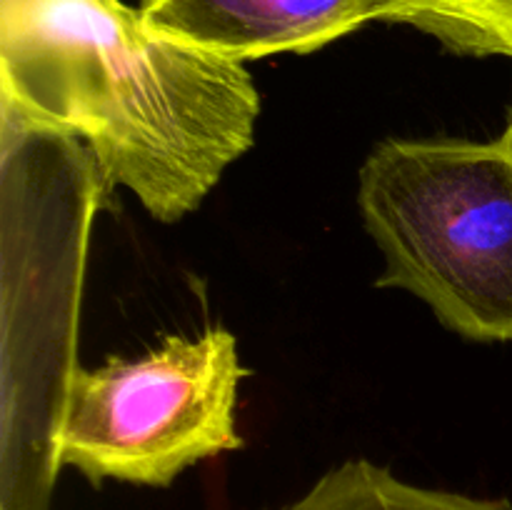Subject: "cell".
Segmentation results:
<instances>
[{
	"mask_svg": "<svg viewBox=\"0 0 512 510\" xmlns=\"http://www.w3.org/2000/svg\"><path fill=\"white\" fill-rule=\"evenodd\" d=\"M273 510H512V503L508 498L430 488L400 478L373 460L350 458Z\"/></svg>",
	"mask_w": 512,
	"mask_h": 510,
	"instance_id": "cell-5",
	"label": "cell"
},
{
	"mask_svg": "<svg viewBox=\"0 0 512 510\" xmlns=\"http://www.w3.org/2000/svg\"><path fill=\"white\" fill-rule=\"evenodd\" d=\"M380 288L418 295L453 333L512 343V118L493 140L388 138L360 168Z\"/></svg>",
	"mask_w": 512,
	"mask_h": 510,
	"instance_id": "cell-2",
	"label": "cell"
},
{
	"mask_svg": "<svg viewBox=\"0 0 512 510\" xmlns=\"http://www.w3.org/2000/svg\"><path fill=\"white\" fill-rule=\"evenodd\" d=\"M238 340L225 328L168 335L135 360L75 368L48 440L55 470L68 465L93 485L120 480L168 488L180 473L243 448L235 425Z\"/></svg>",
	"mask_w": 512,
	"mask_h": 510,
	"instance_id": "cell-3",
	"label": "cell"
},
{
	"mask_svg": "<svg viewBox=\"0 0 512 510\" xmlns=\"http://www.w3.org/2000/svg\"><path fill=\"white\" fill-rule=\"evenodd\" d=\"M385 23L413 25L455 53L512 60V0H395Z\"/></svg>",
	"mask_w": 512,
	"mask_h": 510,
	"instance_id": "cell-6",
	"label": "cell"
},
{
	"mask_svg": "<svg viewBox=\"0 0 512 510\" xmlns=\"http://www.w3.org/2000/svg\"><path fill=\"white\" fill-rule=\"evenodd\" d=\"M395 0H140L143 23L170 40L248 63L313 53L388 18Z\"/></svg>",
	"mask_w": 512,
	"mask_h": 510,
	"instance_id": "cell-4",
	"label": "cell"
},
{
	"mask_svg": "<svg viewBox=\"0 0 512 510\" xmlns=\"http://www.w3.org/2000/svg\"><path fill=\"white\" fill-rule=\"evenodd\" d=\"M8 3H15V0H3V5H8Z\"/></svg>",
	"mask_w": 512,
	"mask_h": 510,
	"instance_id": "cell-7",
	"label": "cell"
},
{
	"mask_svg": "<svg viewBox=\"0 0 512 510\" xmlns=\"http://www.w3.org/2000/svg\"><path fill=\"white\" fill-rule=\"evenodd\" d=\"M3 83L25 123L80 135L160 223L203 203L260 118L245 63L153 33L120 0L3 5Z\"/></svg>",
	"mask_w": 512,
	"mask_h": 510,
	"instance_id": "cell-1",
	"label": "cell"
}]
</instances>
